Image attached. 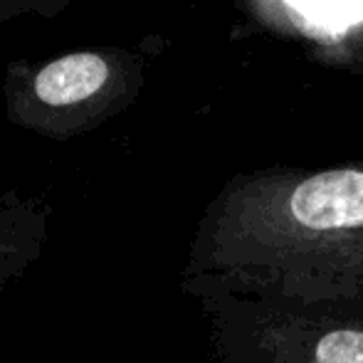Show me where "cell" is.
<instances>
[{"label":"cell","mask_w":363,"mask_h":363,"mask_svg":"<svg viewBox=\"0 0 363 363\" xmlns=\"http://www.w3.org/2000/svg\"><path fill=\"white\" fill-rule=\"evenodd\" d=\"M287 5H289V8H294V10H299V13L311 23V20H314L316 15H319L321 10L329 5V0H287Z\"/></svg>","instance_id":"obj_7"},{"label":"cell","mask_w":363,"mask_h":363,"mask_svg":"<svg viewBox=\"0 0 363 363\" xmlns=\"http://www.w3.org/2000/svg\"><path fill=\"white\" fill-rule=\"evenodd\" d=\"M72 0H0V25L20 15H40V18H55L62 13Z\"/></svg>","instance_id":"obj_6"},{"label":"cell","mask_w":363,"mask_h":363,"mask_svg":"<svg viewBox=\"0 0 363 363\" xmlns=\"http://www.w3.org/2000/svg\"><path fill=\"white\" fill-rule=\"evenodd\" d=\"M5 114L20 129L55 141L91 134L134 94V67L121 50L65 52L48 62H10Z\"/></svg>","instance_id":"obj_3"},{"label":"cell","mask_w":363,"mask_h":363,"mask_svg":"<svg viewBox=\"0 0 363 363\" xmlns=\"http://www.w3.org/2000/svg\"><path fill=\"white\" fill-rule=\"evenodd\" d=\"M50 211L15 191L0 196V296L43 255L50 233Z\"/></svg>","instance_id":"obj_4"},{"label":"cell","mask_w":363,"mask_h":363,"mask_svg":"<svg viewBox=\"0 0 363 363\" xmlns=\"http://www.w3.org/2000/svg\"><path fill=\"white\" fill-rule=\"evenodd\" d=\"M363 20V0H329L311 23L329 33H344L346 28Z\"/></svg>","instance_id":"obj_5"},{"label":"cell","mask_w":363,"mask_h":363,"mask_svg":"<svg viewBox=\"0 0 363 363\" xmlns=\"http://www.w3.org/2000/svg\"><path fill=\"white\" fill-rule=\"evenodd\" d=\"M216 363H363V311L198 296Z\"/></svg>","instance_id":"obj_2"},{"label":"cell","mask_w":363,"mask_h":363,"mask_svg":"<svg viewBox=\"0 0 363 363\" xmlns=\"http://www.w3.org/2000/svg\"><path fill=\"white\" fill-rule=\"evenodd\" d=\"M181 289L363 311V168L225 196L193 238Z\"/></svg>","instance_id":"obj_1"}]
</instances>
